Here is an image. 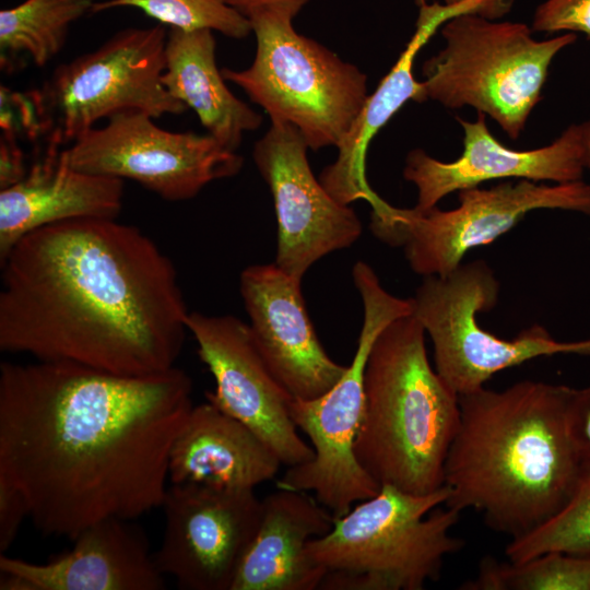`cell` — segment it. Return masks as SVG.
Masks as SVG:
<instances>
[{"label": "cell", "instance_id": "1", "mask_svg": "<svg viewBox=\"0 0 590 590\" xmlns=\"http://www.w3.org/2000/svg\"><path fill=\"white\" fill-rule=\"evenodd\" d=\"M192 381L172 369L120 376L37 361L0 365V479L47 535L73 540L109 518L161 507Z\"/></svg>", "mask_w": 590, "mask_h": 590}, {"label": "cell", "instance_id": "2", "mask_svg": "<svg viewBox=\"0 0 590 590\" xmlns=\"http://www.w3.org/2000/svg\"><path fill=\"white\" fill-rule=\"evenodd\" d=\"M0 350L120 376L175 367L189 311L172 260L108 219L49 225L0 262Z\"/></svg>", "mask_w": 590, "mask_h": 590}, {"label": "cell", "instance_id": "3", "mask_svg": "<svg viewBox=\"0 0 590 590\" xmlns=\"http://www.w3.org/2000/svg\"><path fill=\"white\" fill-rule=\"evenodd\" d=\"M571 390L523 380L459 396V425L444 468L451 492L445 506L474 509L511 539L559 512L583 476L566 423Z\"/></svg>", "mask_w": 590, "mask_h": 590}, {"label": "cell", "instance_id": "4", "mask_svg": "<svg viewBox=\"0 0 590 590\" xmlns=\"http://www.w3.org/2000/svg\"><path fill=\"white\" fill-rule=\"evenodd\" d=\"M425 330L412 315L377 335L365 375V409L354 452L380 486L426 495L441 488L460 418L459 396L430 365Z\"/></svg>", "mask_w": 590, "mask_h": 590}, {"label": "cell", "instance_id": "5", "mask_svg": "<svg viewBox=\"0 0 590 590\" xmlns=\"http://www.w3.org/2000/svg\"><path fill=\"white\" fill-rule=\"evenodd\" d=\"M450 488L416 495L391 485L334 518L308 542V557L326 570L319 589L422 590L444 559L462 548L451 535L460 511L445 506Z\"/></svg>", "mask_w": 590, "mask_h": 590}, {"label": "cell", "instance_id": "6", "mask_svg": "<svg viewBox=\"0 0 590 590\" xmlns=\"http://www.w3.org/2000/svg\"><path fill=\"white\" fill-rule=\"evenodd\" d=\"M256 55L244 70L222 69L271 121L296 127L309 149L341 143L364 106L367 76L356 66L293 27L294 15L258 9L247 15Z\"/></svg>", "mask_w": 590, "mask_h": 590}, {"label": "cell", "instance_id": "7", "mask_svg": "<svg viewBox=\"0 0 590 590\" xmlns=\"http://www.w3.org/2000/svg\"><path fill=\"white\" fill-rule=\"evenodd\" d=\"M519 22L461 14L441 27L444 49L423 64L425 99L448 108L471 106L515 140L541 101L554 57L577 39L565 33L535 40Z\"/></svg>", "mask_w": 590, "mask_h": 590}, {"label": "cell", "instance_id": "8", "mask_svg": "<svg viewBox=\"0 0 590 590\" xmlns=\"http://www.w3.org/2000/svg\"><path fill=\"white\" fill-rule=\"evenodd\" d=\"M352 278L363 304L356 352L340 380L311 400L293 399L291 417L311 441L314 457L287 468L280 488L311 491L339 518L356 502L375 496L380 485L358 463L354 446L365 409L364 375L369 351L381 330L397 318L413 314V299L386 291L374 269L358 261Z\"/></svg>", "mask_w": 590, "mask_h": 590}, {"label": "cell", "instance_id": "9", "mask_svg": "<svg viewBox=\"0 0 590 590\" xmlns=\"http://www.w3.org/2000/svg\"><path fill=\"white\" fill-rule=\"evenodd\" d=\"M166 42L162 24L128 27L57 67L33 93L49 142L73 143L101 119L122 111H141L154 119L182 114L186 105L162 83Z\"/></svg>", "mask_w": 590, "mask_h": 590}, {"label": "cell", "instance_id": "10", "mask_svg": "<svg viewBox=\"0 0 590 590\" xmlns=\"http://www.w3.org/2000/svg\"><path fill=\"white\" fill-rule=\"evenodd\" d=\"M459 205L440 210L397 208L379 196L370 203L371 233L382 243L401 246L411 269L423 276H445L467 252L491 244L516 226L527 213L558 209L590 215V185L553 186L520 179L492 188L459 190Z\"/></svg>", "mask_w": 590, "mask_h": 590}, {"label": "cell", "instance_id": "11", "mask_svg": "<svg viewBox=\"0 0 590 590\" xmlns=\"http://www.w3.org/2000/svg\"><path fill=\"white\" fill-rule=\"evenodd\" d=\"M499 282L483 260L461 263L445 276H424L413 299V316L434 347L435 369L458 396L485 387L500 370L541 356L590 357V339L558 341L540 324L503 339L483 329L476 315L498 300Z\"/></svg>", "mask_w": 590, "mask_h": 590}, {"label": "cell", "instance_id": "12", "mask_svg": "<svg viewBox=\"0 0 590 590\" xmlns=\"http://www.w3.org/2000/svg\"><path fill=\"white\" fill-rule=\"evenodd\" d=\"M141 111H122L67 148L78 170L130 179L167 201L196 197L208 184L235 176L243 157L209 133L174 132Z\"/></svg>", "mask_w": 590, "mask_h": 590}, {"label": "cell", "instance_id": "13", "mask_svg": "<svg viewBox=\"0 0 590 590\" xmlns=\"http://www.w3.org/2000/svg\"><path fill=\"white\" fill-rule=\"evenodd\" d=\"M161 507L165 529L153 554L158 570L182 590H231L260 520L253 489L172 484Z\"/></svg>", "mask_w": 590, "mask_h": 590}, {"label": "cell", "instance_id": "14", "mask_svg": "<svg viewBox=\"0 0 590 590\" xmlns=\"http://www.w3.org/2000/svg\"><path fill=\"white\" fill-rule=\"evenodd\" d=\"M308 149L299 130L282 121H271L253 148L276 215L274 263L298 281L318 260L350 247L362 234L355 211L338 202L315 177Z\"/></svg>", "mask_w": 590, "mask_h": 590}, {"label": "cell", "instance_id": "15", "mask_svg": "<svg viewBox=\"0 0 590 590\" xmlns=\"http://www.w3.org/2000/svg\"><path fill=\"white\" fill-rule=\"evenodd\" d=\"M187 328L215 381L206 400L252 429L287 468L311 460L314 449L290 414L293 397L268 366L249 323L193 311Z\"/></svg>", "mask_w": 590, "mask_h": 590}, {"label": "cell", "instance_id": "16", "mask_svg": "<svg viewBox=\"0 0 590 590\" xmlns=\"http://www.w3.org/2000/svg\"><path fill=\"white\" fill-rule=\"evenodd\" d=\"M457 120L463 129V152L453 162H441L421 149L405 160L404 178L417 189L420 210L430 209L447 194L504 178L556 184L581 180L590 168V120L569 126L553 143L527 151L511 150L489 132L485 114L473 122Z\"/></svg>", "mask_w": 590, "mask_h": 590}, {"label": "cell", "instance_id": "17", "mask_svg": "<svg viewBox=\"0 0 590 590\" xmlns=\"http://www.w3.org/2000/svg\"><path fill=\"white\" fill-rule=\"evenodd\" d=\"M239 291L257 345L293 399L318 398L340 380L347 366L334 362L319 341L302 281L275 263L255 264L240 273Z\"/></svg>", "mask_w": 590, "mask_h": 590}, {"label": "cell", "instance_id": "18", "mask_svg": "<svg viewBox=\"0 0 590 590\" xmlns=\"http://www.w3.org/2000/svg\"><path fill=\"white\" fill-rule=\"evenodd\" d=\"M109 518L81 531L68 552L45 564L0 554V590H162L143 531Z\"/></svg>", "mask_w": 590, "mask_h": 590}, {"label": "cell", "instance_id": "19", "mask_svg": "<svg viewBox=\"0 0 590 590\" xmlns=\"http://www.w3.org/2000/svg\"><path fill=\"white\" fill-rule=\"evenodd\" d=\"M60 146L49 142L20 181L0 190V262L39 228L81 219L117 220L123 180L73 168Z\"/></svg>", "mask_w": 590, "mask_h": 590}, {"label": "cell", "instance_id": "20", "mask_svg": "<svg viewBox=\"0 0 590 590\" xmlns=\"http://www.w3.org/2000/svg\"><path fill=\"white\" fill-rule=\"evenodd\" d=\"M329 509L305 491L280 488L261 499L257 530L231 590H315L326 570L306 553L310 540L333 527Z\"/></svg>", "mask_w": 590, "mask_h": 590}, {"label": "cell", "instance_id": "21", "mask_svg": "<svg viewBox=\"0 0 590 590\" xmlns=\"http://www.w3.org/2000/svg\"><path fill=\"white\" fill-rule=\"evenodd\" d=\"M281 465L252 429L206 400L191 408L173 444L168 479L253 489L273 480Z\"/></svg>", "mask_w": 590, "mask_h": 590}, {"label": "cell", "instance_id": "22", "mask_svg": "<svg viewBox=\"0 0 590 590\" xmlns=\"http://www.w3.org/2000/svg\"><path fill=\"white\" fill-rule=\"evenodd\" d=\"M457 12L439 2L420 7L416 28L399 59L368 95L349 132L338 145L337 160L324 167L320 182L340 203H371L378 196L366 177V153L376 133L410 99L425 102L422 82L414 79L413 63L422 47Z\"/></svg>", "mask_w": 590, "mask_h": 590}, {"label": "cell", "instance_id": "23", "mask_svg": "<svg viewBox=\"0 0 590 590\" xmlns=\"http://www.w3.org/2000/svg\"><path fill=\"white\" fill-rule=\"evenodd\" d=\"M216 42L208 28H170L162 83L177 101L192 109L208 133L236 151L245 132L257 130L262 116L236 97L216 63Z\"/></svg>", "mask_w": 590, "mask_h": 590}, {"label": "cell", "instance_id": "24", "mask_svg": "<svg viewBox=\"0 0 590 590\" xmlns=\"http://www.w3.org/2000/svg\"><path fill=\"white\" fill-rule=\"evenodd\" d=\"M94 0H25L0 11V63L13 70L23 59L36 67L63 48L70 26L91 13Z\"/></svg>", "mask_w": 590, "mask_h": 590}, {"label": "cell", "instance_id": "25", "mask_svg": "<svg viewBox=\"0 0 590 590\" xmlns=\"http://www.w3.org/2000/svg\"><path fill=\"white\" fill-rule=\"evenodd\" d=\"M462 590H590V556L548 552L522 562L481 560Z\"/></svg>", "mask_w": 590, "mask_h": 590}, {"label": "cell", "instance_id": "26", "mask_svg": "<svg viewBox=\"0 0 590 590\" xmlns=\"http://www.w3.org/2000/svg\"><path fill=\"white\" fill-rule=\"evenodd\" d=\"M548 552L590 556V473L582 476L565 507L535 530L511 539L505 553L522 562Z\"/></svg>", "mask_w": 590, "mask_h": 590}, {"label": "cell", "instance_id": "27", "mask_svg": "<svg viewBox=\"0 0 590 590\" xmlns=\"http://www.w3.org/2000/svg\"><path fill=\"white\" fill-rule=\"evenodd\" d=\"M121 7L137 8L170 28H208L235 39L252 32L248 17L225 0H105L95 2L91 13Z\"/></svg>", "mask_w": 590, "mask_h": 590}, {"label": "cell", "instance_id": "28", "mask_svg": "<svg viewBox=\"0 0 590 590\" xmlns=\"http://www.w3.org/2000/svg\"><path fill=\"white\" fill-rule=\"evenodd\" d=\"M533 32L582 33L590 39V0H545L533 15Z\"/></svg>", "mask_w": 590, "mask_h": 590}, {"label": "cell", "instance_id": "29", "mask_svg": "<svg viewBox=\"0 0 590 590\" xmlns=\"http://www.w3.org/2000/svg\"><path fill=\"white\" fill-rule=\"evenodd\" d=\"M566 423L583 475L590 473V387L573 388L566 409Z\"/></svg>", "mask_w": 590, "mask_h": 590}, {"label": "cell", "instance_id": "30", "mask_svg": "<svg viewBox=\"0 0 590 590\" xmlns=\"http://www.w3.org/2000/svg\"><path fill=\"white\" fill-rule=\"evenodd\" d=\"M25 518H28V507L24 496L0 479V554H5L13 544Z\"/></svg>", "mask_w": 590, "mask_h": 590}, {"label": "cell", "instance_id": "31", "mask_svg": "<svg viewBox=\"0 0 590 590\" xmlns=\"http://www.w3.org/2000/svg\"><path fill=\"white\" fill-rule=\"evenodd\" d=\"M27 170L24 166L23 153L5 131L0 148V188L4 189L20 181Z\"/></svg>", "mask_w": 590, "mask_h": 590}, {"label": "cell", "instance_id": "32", "mask_svg": "<svg viewBox=\"0 0 590 590\" xmlns=\"http://www.w3.org/2000/svg\"><path fill=\"white\" fill-rule=\"evenodd\" d=\"M418 7L428 4L429 0H414ZM442 4L462 14H477L491 20H497L507 14L514 0H442Z\"/></svg>", "mask_w": 590, "mask_h": 590}, {"label": "cell", "instance_id": "33", "mask_svg": "<svg viewBox=\"0 0 590 590\" xmlns=\"http://www.w3.org/2000/svg\"><path fill=\"white\" fill-rule=\"evenodd\" d=\"M307 1L308 0H225L227 4L246 16L258 9L282 10L295 16Z\"/></svg>", "mask_w": 590, "mask_h": 590}, {"label": "cell", "instance_id": "34", "mask_svg": "<svg viewBox=\"0 0 590 590\" xmlns=\"http://www.w3.org/2000/svg\"><path fill=\"white\" fill-rule=\"evenodd\" d=\"M589 149H590V133H589Z\"/></svg>", "mask_w": 590, "mask_h": 590}]
</instances>
